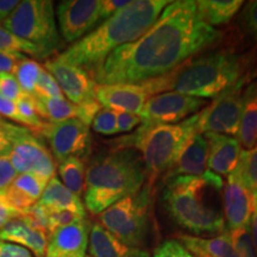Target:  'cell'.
I'll use <instances>...</instances> for the list:
<instances>
[{"mask_svg":"<svg viewBox=\"0 0 257 257\" xmlns=\"http://www.w3.org/2000/svg\"><path fill=\"white\" fill-rule=\"evenodd\" d=\"M43 67L56 80L67 100L75 105H83L96 100V83L91 74L85 69L62 62L56 57L48 60Z\"/></svg>","mask_w":257,"mask_h":257,"instance_id":"5bb4252c","label":"cell"},{"mask_svg":"<svg viewBox=\"0 0 257 257\" xmlns=\"http://www.w3.org/2000/svg\"><path fill=\"white\" fill-rule=\"evenodd\" d=\"M48 182L49 181L31 173H24L18 174L14 182L4 191L12 206L23 217L25 212L41 198Z\"/></svg>","mask_w":257,"mask_h":257,"instance_id":"7402d4cb","label":"cell"},{"mask_svg":"<svg viewBox=\"0 0 257 257\" xmlns=\"http://www.w3.org/2000/svg\"><path fill=\"white\" fill-rule=\"evenodd\" d=\"M37 202L47 210H70L86 216L81 199L70 192L56 176L48 182Z\"/></svg>","mask_w":257,"mask_h":257,"instance_id":"d4e9b609","label":"cell"},{"mask_svg":"<svg viewBox=\"0 0 257 257\" xmlns=\"http://www.w3.org/2000/svg\"><path fill=\"white\" fill-rule=\"evenodd\" d=\"M86 257H91V256H86Z\"/></svg>","mask_w":257,"mask_h":257,"instance_id":"f907efd6","label":"cell"},{"mask_svg":"<svg viewBox=\"0 0 257 257\" xmlns=\"http://www.w3.org/2000/svg\"><path fill=\"white\" fill-rule=\"evenodd\" d=\"M195 3L199 17L212 28L230 22L243 6L242 0H198Z\"/></svg>","mask_w":257,"mask_h":257,"instance_id":"4316f807","label":"cell"},{"mask_svg":"<svg viewBox=\"0 0 257 257\" xmlns=\"http://www.w3.org/2000/svg\"><path fill=\"white\" fill-rule=\"evenodd\" d=\"M200 111L178 124H141L135 133L112 141V149H137L146 165L149 184L174 165L179 154L198 133Z\"/></svg>","mask_w":257,"mask_h":257,"instance_id":"8992f818","label":"cell"},{"mask_svg":"<svg viewBox=\"0 0 257 257\" xmlns=\"http://www.w3.org/2000/svg\"><path fill=\"white\" fill-rule=\"evenodd\" d=\"M9 121L4 126L0 127V155L6 154L11 149V137L9 133Z\"/></svg>","mask_w":257,"mask_h":257,"instance_id":"7dc6e473","label":"cell"},{"mask_svg":"<svg viewBox=\"0 0 257 257\" xmlns=\"http://www.w3.org/2000/svg\"><path fill=\"white\" fill-rule=\"evenodd\" d=\"M27 55L0 51V74H14L17 66Z\"/></svg>","mask_w":257,"mask_h":257,"instance_id":"7bdbcfd3","label":"cell"},{"mask_svg":"<svg viewBox=\"0 0 257 257\" xmlns=\"http://www.w3.org/2000/svg\"><path fill=\"white\" fill-rule=\"evenodd\" d=\"M42 69H43V66H41L37 61L32 60L28 56H25L19 62L14 75L16 76V79H17V81L19 82L25 94L30 96L36 94L37 82Z\"/></svg>","mask_w":257,"mask_h":257,"instance_id":"f1b7e54d","label":"cell"},{"mask_svg":"<svg viewBox=\"0 0 257 257\" xmlns=\"http://www.w3.org/2000/svg\"><path fill=\"white\" fill-rule=\"evenodd\" d=\"M0 94L12 101H18L25 94L14 74H0Z\"/></svg>","mask_w":257,"mask_h":257,"instance_id":"d590c367","label":"cell"},{"mask_svg":"<svg viewBox=\"0 0 257 257\" xmlns=\"http://www.w3.org/2000/svg\"><path fill=\"white\" fill-rule=\"evenodd\" d=\"M40 134L47 138L51 155L59 163L69 157H78L85 161L92 152L89 126L75 118L60 123L46 121Z\"/></svg>","mask_w":257,"mask_h":257,"instance_id":"8fae6325","label":"cell"},{"mask_svg":"<svg viewBox=\"0 0 257 257\" xmlns=\"http://www.w3.org/2000/svg\"><path fill=\"white\" fill-rule=\"evenodd\" d=\"M0 240L23 246L34 257H44L46 255L47 233L31 227L22 217L11 220L0 230Z\"/></svg>","mask_w":257,"mask_h":257,"instance_id":"44dd1931","label":"cell"},{"mask_svg":"<svg viewBox=\"0 0 257 257\" xmlns=\"http://www.w3.org/2000/svg\"><path fill=\"white\" fill-rule=\"evenodd\" d=\"M154 257H194L181 243L174 239L165 240L155 250Z\"/></svg>","mask_w":257,"mask_h":257,"instance_id":"8d00e7d4","label":"cell"},{"mask_svg":"<svg viewBox=\"0 0 257 257\" xmlns=\"http://www.w3.org/2000/svg\"><path fill=\"white\" fill-rule=\"evenodd\" d=\"M117 113V126L118 134L119 133H130L138 125L142 124V118L141 115L130 113V112H121L115 111Z\"/></svg>","mask_w":257,"mask_h":257,"instance_id":"60d3db41","label":"cell"},{"mask_svg":"<svg viewBox=\"0 0 257 257\" xmlns=\"http://www.w3.org/2000/svg\"><path fill=\"white\" fill-rule=\"evenodd\" d=\"M35 95L48 96V98H64L56 80L48 70L44 69V67L40 74V78H38L36 94Z\"/></svg>","mask_w":257,"mask_h":257,"instance_id":"e575fe53","label":"cell"},{"mask_svg":"<svg viewBox=\"0 0 257 257\" xmlns=\"http://www.w3.org/2000/svg\"><path fill=\"white\" fill-rule=\"evenodd\" d=\"M205 138L208 143L207 169L220 176L230 175L238 166L242 153L238 140L214 133L205 134Z\"/></svg>","mask_w":257,"mask_h":257,"instance_id":"ac0fdd59","label":"cell"},{"mask_svg":"<svg viewBox=\"0 0 257 257\" xmlns=\"http://www.w3.org/2000/svg\"><path fill=\"white\" fill-rule=\"evenodd\" d=\"M178 239L195 257H237L227 229L213 238L179 233Z\"/></svg>","mask_w":257,"mask_h":257,"instance_id":"603a6c76","label":"cell"},{"mask_svg":"<svg viewBox=\"0 0 257 257\" xmlns=\"http://www.w3.org/2000/svg\"><path fill=\"white\" fill-rule=\"evenodd\" d=\"M233 248L236 250L237 257H257V252L253 245L251 230L249 226L240 227L232 231H229Z\"/></svg>","mask_w":257,"mask_h":257,"instance_id":"1f68e13d","label":"cell"},{"mask_svg":"<svg viewBox=\"0 0 257 257\" xmlns=\"http://www.w3.org/2000/svg\"><path fill=\"white\" fill-rule=\"evenodd\" d=\"M237 172L252 195L257 194V144L250 150H242Z\"/></svg>","mask_w":257,"mask_h":257,"instance_id":"f546056e","label":"cell"},{"mask_svg":"<svg viewBox=\"0 0 257 257\" xmlns=\"http://www.w3.org/2000/svg\"><path fill=\"white\" fill-rule=\"evenodd\" d=\"M237 140L245 150L252 149L257 144V78L244 89Z\"/></svg>","mask_w":257,"mask_h":257,"instance_id":"cb8c5ba5","label":"cell"},{"mask_svg":"<svg viewBox=\"0 0 257 257\" xmlns=\"http://www.w3.org/2000/svg\"><path fill=\"white\" fill-rule=\"evenodd\" d=\"M18 37L30 42L48 57L61 47L54 3L50 0H23L2 23Z\"/></svg>","mask_w":257,"mask_h":257,"instance_id":"52a82bcc","label":"cell"},{"mask_svg":"<svg viewBox=\"0 0 257 257\" xmlns=\"http://www.w3.org/2000/svg\"><path fill=\"white\" fill-rule=\"evenodd\" d=\"M11 149L9 155L18 174L31 173L50 181L55 178L56 162L38 135L22 125L9 124Z\"/></svg>","mask_w":257,"mask_h":257,"instance_id":"9c48e42d","label":"cell"},{"mask_svg":"<svg viewBox=\"0 0 257 257\" xmlns=\"http://www.w3.org/2000/svg\"><path fill=\"white\" fill-rule=\"evenodd\" d=\"M0 117L6 118V119L14 120L16 123L21 124L23 126V120H22L21 114H19L17 104L16 101L10 100L0 94Z\"/></svg>","mask_w":257,"mask_h":257,"instance_id":"b9f144b4","label":"cell"},{"mask_svg":"<svg viewBox=\"0 0 257 257\" xmlns=\"http://www.w3.org/2000/svg\"><path fill=\"white\" fill-rule=\"evenodd\" d=\"M21 217L22 214L9 201L4 189H0V230L11 220Z\"/></svg>","mask_w":257,"mask_h":257,"instance_id":"ab89813d","label":"cell"},{"mask_svg":"<svg viewBox=\"0 0 257 257\" xmlns=\"http://www.w3.org/2000/svg\"><path fill=\"white\" fill-rule=\"evenodd\" d=\"M0 257H34V255L23 246L0 240Z\"/></svg>","mask_w":257,"mask_h":257,"instance_id":"f6af8a7d","label":"cell"},{"mask_svg":"<svg viewBox=\"0 0 257 257\" xmlns=\"http://www.w3.org/2000/svg\"><path fill=\"white\" fill-rule=\"evenodd\" d=\"M242 24L246 32L257 41V0L246 3L242 12Z\"/></svg>","mask_w":257,"mask_h":257,"instance_id":"74e56055","label":"cell"},{"mask_svg":"<svg viewBox=\"0 0 257 257\" xmlns=\"http://www.w3.org/2000/svg\"><path fill=\"white\" fill-rule=\"evenodd\" d=\"M47 210V208H46ZM48 216V234L60 227L67 226L75 221L85 219L86 216L70 210H47Z\"/></svg>","mask_w":257,"mask_h":257,"instance_id":"836d02e7","label":"cell"},{"mask_svg":"<svg viewBox=\"0 0 257 257\" xmlns=\"http://www.w3.org/2000/svg\"><path fill=\"white\" fill-rule=\"evenodd\" d=\"M55 15L61 36L67 43H75L100 22V0H63Z\"/></svg>","mask_w":257,"mask_h":257,"instance_id":"4fadbf2b","label":"cell"},{"mask_svg":"<svg viewBox=\"0 0 257 257\" xmlns=\"http://www.w3.org/2000/svg\"><path fill=\"white\" fill-rule=\"evenodd\" d=\"M148 178L142 156L135 149H112L98 155L86 169L85 208L99 216L117 201L140 192Z\"/></svg>","mask_w":257,"mask_h":257,"instance_id":"277c9868","label":"cell"},{"mask_svg":"<svg viewBox=\"0 0 257 257\" xmlns=\"http://www.w3.org/2000/svg\"><path fill=\"white\" fill-rule=\"evenodd\" d=\"M59 174L62 184L74 193L76 197H81L85 191L86 165L85 161L78 157H69L59 163Z\"/></svg>","mask_w":257,"mask_h":257,"instance_id":"83f0119b","label":"cell"},{"mask_svg":"<svg viewBox=\"0 0 257 257\" xmlns=\"http://www.w3.org/2000/svg\"><path fill=\"white\" fill-rule=\"evenodd\" d=\"M152 185L147 182L136 194L117 201L99 214V224L126 245L140 248L149 227Z\"/></svg>","mask_w":257,"mask_h":257,"instance_id":"ba28073f","label":"cell"},{"mask_svg":"<svg viewBox=\"0 0 257 257\" xmlns=\"http://www.w3.org/2000/svg\"><path fill=\"white\" fill-rule=\"evenodd\" d=\"M19 0H0V23L9 18V16L15 11L19 5Z\"/></svg>","mask_w":257,"mask_h":257,"instance_id":"bcb514c9","label":"cell"},{"mask_svg":"<svg viewBox=\"0 0 257 257\" xmlns=\"http://www.w3.org/2000/svg\"><path fill=\"white\" fill-rule=\"evenodd\" d=\"M221 31L199 17L193 0L172 2L140 38L115 49L91 76L96 85L161 78L220 41Z\"/></svg>","mask_w":257,"mask_h":257,"instance_id":"6da1fadb","label":"cell"},{"mask_svg":"<svg viewBox=\"0 0 257 257\" xmlns=\"http://www.w3.org/2000/svg\"><path fill=\"white\" fill-rule=\"evenodd\" d=\"M208 143L204 134L189 138L174 165L166 173V180L175 176H202L207 172Z\"/></svg>","mask_w":257,"mask_h":257,"instance_id":"d6986e66","label":"cell"},{"mask_svg":"<svg viewBox=\"0 0 257 257\" xmlns=\"http://www.w3.org/2000/svg\"><path fill=\"white\" fill-rule=\"evenodd\" d=\"M152 98L146 83L96 85L95 99L101 107L113 111L141 114L146 102Z\"/></svg>","mask_w":257,"mask_h":257,"instance_id":"9a60e30c","label":"cell"},{"mask_svg":"<svg viewBox=\"0 0 257 257\" xmlns=\"http://www.w3.org/2000/svg\"><path fill=\"white\" fill-rule=\"evenodd\" d=\"M91 125L95 133L104 135V136H112V135L118 134L117 113L110 108L101 107L95 114Z\"/></svg>","mask_w":257,"mask_h":257,"instance_id":"d6a6232c","label":"cell"},{"mask_svg":"<svg viewBox=\"0 0 257 257\" xmlns=\"http://www.w3.org/2000/svg\"><path fill=\"white\" fill-rule=\"evenodd\" d=\"M88 248L91 257H150L148 250L121 243L99 223L91 225Z\"/></svg>","mask_w":257,"mask_h":257,"instance_id":"ffe728a7","label":"cell"},{"mask_svg":"<svg viewBox=\"0 0 257 257\" xmlns=\"http://www.w3.org/2000/svg\"><path fill=\"white\" fill-rule=\"evenodd\" d=\"M128 0H100V21H106L130 4Z\"/></svg>","mask_w":257,"mask_h":257,"instance_id":"ee69618b","label":"cell"},{"mask_svg":"<svg viewBox=\"0 0 257 257\" xmlns=\"http://www.w3.org/2000/svg\"><path fill=\"white\" fill-rule=\"evenodd\" d=\"M223 204L227 230L249 226L253 211V198L240 180L237 169L227 175V181L224 186Z\"/></svg>","mask_w":257,"mask_h":257,"instance_id":"2e32d148","label":"cell"},{"mask_svg":"<svg viewBox=\"0 0 257 257\" xmlns=\"http://www.w3.org/2000/svg\"><path fill=\"white\" fill-rule=\"evenodd\" d=\"M91 224L86 219L53 231L48 237L44 257H86Z\"/></svg>","mask_w":257,"mask_h":257,"instance_id":"e0dca14e","label":"cell"},{"mask_svg":"<svg viewBox=\"0 0 257 257\" xmlns=\"http://www.w3.org/2000/svg\"><path fill=\"white\" fill-rule=\"evenodd\" d=\"M169 0H134L56 56L91 74L115 49L136 41L155 23Z\"/></svg>","mask_w":257,"mask_h":257,"instance_id":"3957f363","label":"cell"},{"mask_svg":"<svg viewBox=\"0 0 257 257\" xmlns=\"http://www.w3.org/2000/svg\"><path fill=\"white\" fill-rule=\"evenodd\" d=\"M253 79H244L221 93L206 108L200 111L199 134H221L237 138L243 107L244 89Z\"/></svg>","mask_w":257,"mask_h":257,"instance_id":"30bf717a","label":"cell"},{"mask_svg":"<svg viewBox=\"0 0 257 257\" xmlns=\"http://www.w3.org/2000/svg\"><path fill=\"white\" fill-rule=\"evenodd\" d=\"M166 181L163 202L176 224L197 234L226 230L221 212L208 202L211 194L224 188L220 175L207 170L202 176H175Z\"/></svg>","mask_w":257,"mask_h":257,"instance_id":"5b68a950","label":"cell"},{"mask_svg":"<svg viewBox=\"0 0 257 257\" xmlns=\"http://www.w3.org/2000/svg\"><path fill=\"white\" fill-rule=\"evenodd\" d=\"M6 123H8V121H6L5 119H3V118L0 117V127H2V126H4V125H5Z\"/></svg>","mask_w":257,"mask_h":257,"instance_id":"681fc988","label":"cell"},{"mask_svg":"<svg viewBox=\"0 0 257 257\" xmlns=\"http://www.w3.org/2000/svg\"><path fill=\"white\" fill-rule=\"evenodd\" d=\"M35 107L42 120L47 123H60L68 119H79L80 106L73 104L66 98H48V96H32Z\"/></svg>","mask_w":257,"mask_h":257,"instance_id":"484cf974","label":"cell"},{"mask_svg":"<svg viewBox=\"0 0 257 257\" xmlns=\"http://www.w3.org/2000/svg\"><path fill=\"white\" fill-rule=\"evenodd\" d=\"M18 173L12 166L9 153L0 155V189H6L17 178Z\"/></svg>","mask_w":257,"mask_h":257,"instance_id":"f35d334b","label":"cell"},{"mask_svg":"<svg viewBox=\"0 0 257 257\" xmlns=\"http://www.w3.org/2000/svg\"><path fill=\"white\" fill-rule=\"evenodd\" d=\"M0 51L23 54V55H30L43 59L41 50L36 46L23 40V38L18 37L14 32L9 31L2 23H0Z\"/></svg>","mask_w":257,"mask_h":257,"instance_id":"4dcf8cb0","label":"cell"},{"mask_svg":"<svg viewBox=\"0 0 257 257\" xmlns=\"http://www.w3.org/2000/svg\"><path fill=\"white\" fill-rule=\"evenodd\" d=\"M252 198H253V211L251 216V221H250V230H251L252 242L257 252V194L252 195Z\"/></svg>","mask_w":257,"mask_h":257,"instance_id":"c3c4849f","label":"cell"},{"mask_svg":"<svg viewBox=\"0 0 257 257\" xmlns=\"http://www.w3.org/2000/svg\"><path fill=\"white\" fill-rule=\"evenodd\" d=\"M207 100L178 92H165L152 96L146 102L141 118L144 124H178L198 113Z\"/></svg>","mask_w":257,"mask_h":257,"instance_id":"7c38bea8","label":"cell"},{"mask_svg":"<svg viewBox=\"0 0 257 257\" xmlns=\"http://www.w3.org/2000/svg\"><path fill=\"white\" fill-rule=\"evenodd\" d=\"M249 54L223 49L189 59L161 78L146 81L152 96L174 91L200 99H216L244 79H255Z\"/></svg>","mask_w":257,"mask_h":257,"instance_id":"7a4b0ae2","label":"cell"}]
</instances>
